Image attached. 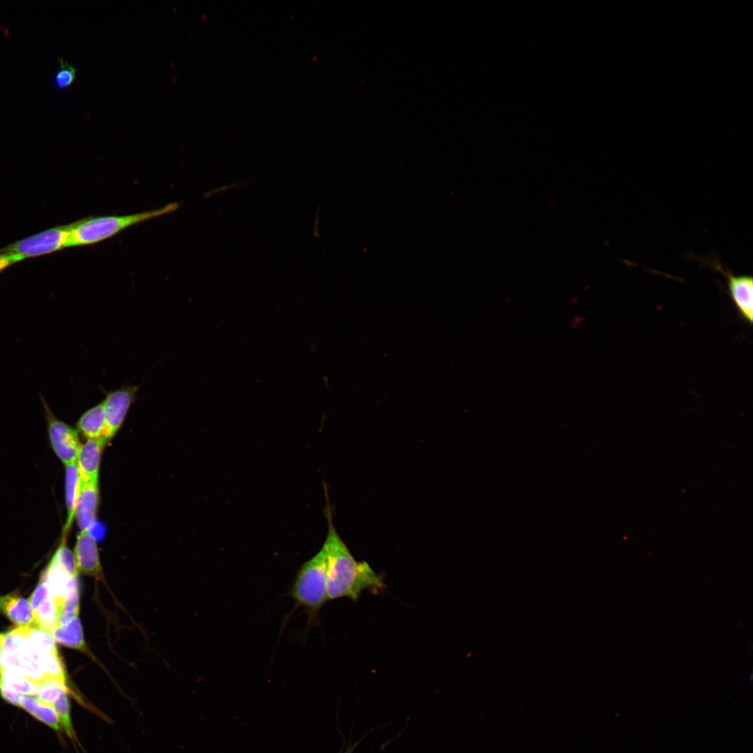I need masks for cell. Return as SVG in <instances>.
Instances as JSON below:
<instances>
[{
  "instance_id": "obj_2",
  "label": "cell",
  "mask_w": 753,
  "mask_h": 753,
  "mask_svg": "<svg viewBox=\"0 0 753 753\" xmlns=\"http://www.w3.org/2000/svg\"><path fill=\"white\" fill-rule=\"evenodd\" d=\"M326 572L327 558L321 547L298 568L286 594L294 600L296 607L303 608L308 627L319 625L320 610L328 601Z\"/></svg>"
},
{
  "instance_id": "obj_3",
  "label": "cell",
  "mask_w": 753,
  "mask_h": 753,
  "mask_svg": "<svg viewBox=\"0 0 753 753\" xmlns=\"http://www.w3.org/2000/svg\"><path fill=\"white\" fill-rule=\"evenodd\" d=\"M178 204L169 203L161 208L123 215L89 217L70 224L67 248L96 244L144 221L174 212Z\"/></svg>"
},
{
  "instance_id": "obj_22",
  "label": "cell",
  "mask_w": 753,
  "mask_h": 753,
  "mask_svg": "<svg viewBox=\"0 0 753 753\" xmlns=\"http://www.w3.org/2000/svg\"><path fill=\"white\" fill-rule=\"evenodd\" d=\"M32 716L56 731H60L62 729L59 714L54 705L40 701Z\"/></svg>"
},
{
  "instance_id": "obj_19",
  "label": "cell",
  "mask_w": 753,
  "mask_h": 753,
  "mask_svg": "<svg viewBox=\"0 0 753 753\" xmlns=\"http://www.w3.org/2000/svg\"><path fill=\"white\" fill-rule=\"evenodd\" d=\"M40 654V664L45 674V677L67 682L65 670L57 650L41 652Z\"/></svg>"
},
{
  "instance_id": "obj_9",
  "label": "cell",
  "mask_w": 753,
  "mask_h": 753,
  "mask_svg": "<svg viewBox=\"0 0 753 753\" xmlns=\"http://www.w3.org/2000/svg\"><path fill=\"white\" fill-rule=\"evenodd\" d=\"M107 441L103 439H87L81 445L76 465L82 483H98L101 455Z\"/></svg>"
},
{
  "instance_id": "obj_23",
  "label": "cell",
  "mask_w": 753,
  "mask_h": 753,
  "mask_svg": "<svg viewBox=\"0 0 753 753\" xmlns=\"http://www.w3.org/2000/svg\"><path fill=\"white\" fill-rule=\"evenodd\" d=\"M59 70L54 75V82L59 89L70 86L75 79L76 68L63 58L59 57Z\"/></svg>"
},
{
  "instance_id": "obj_28",
  "label": "cell",
  "mask_w": 753,
  "mask_h": 753,
  "mask_svg": "<svg viewBox=\"0 0 753 753\" xmlns=\"http://www.w3.org/2000/svg\"><path fill=\"white\" fill-rule=\"evenodd\" d=\"M4 637H5V633H0V652L1 651V650L3 648Z\"/></svg>"
},
{
  "instance_id": "obj_17",
  "label": "cell",
  "mask_w": 753,
  "mask_h": 753,
  "mask_svg": "<svg viewBox=\"0 0 753 753\" xmlns=\"http://www.w3.org/2000/svg\"><path fill=\"white\" fill-rule=\"evenodd\" d=\"M64 692H70L67 682L46 676L37 683L34 696L44 703L54 705Z\"/></svg>"
},
{
  "instance_id": "obj_25",
  "label": "cell",
  "mask_w": 753,
  "mask_h": 753,
  "mask_svg": "<svg viewBox=\"0 0 753 753\" xmlns=\"http://www.w3.org/2000/svg\"><path fill=\"white\" fill-rule=\"evenodd\" d=\"M0 694L8 703L19 706L22 694L15 692L0 679Z\"/></svg>"
},
{
  "instance_id": "obj_7",
  "label": "cell",
  "mask_w": 753,
  "mask_h": 753,
  "mask_svg": "<svg viewBox=\"0 0 753 753\" xmlns=\"http://www.w3.org/2000/svg\"><path fill=\"white\" fill-rule=\"evenodd\" d=\"M715 268L726 275L731 298L741 318L750 324L753 320V278L748 275H735L717 264Z\"/></svg>"
},
{
  "instance_id": "obj_6",
  "label": "cell",
  "mask_w": 753,
  "mask_h": 753,
  "mask_svg": "<svg viewBox=\"0 0 753 753\" xmlns=\"http://www.w3.org/2000/svg\"><path fill=\"white\" fill-rule=\"evenodd\" d=\"M139 387L133 385L123 386L106 393L102 402L106 428L104 439L109 441L121 427L131 405L135 402Z\"/></svg>"
},
{
  "instance_id": "obj_1",
  "label": "cell",
  "mask_w": 753,
  "mask_h": 753,
  "mask_svg": "<svg viewBox=\"0 0 753 753\" xmlns=\"http://www.w3.org/2000/svg\"><path fill=\"white\" fill-rule=\"evenodd\" d=\"M327 505L325 513L328 530L322 548L327 558L328 600L347 598L356 602L364 591L378 593L385 586L382 576L367 562L355 560L336 531L328 503Z\"/></svg>"
},
{
  "instance_id": "obj_5",
  "label": "cell",
  "mask_w": 753,
  "mask_h": 753,
  "mask_svg": "<svg viewBox=\"0 0 753 753\" xmlns=\"http://www.w3.org/2000/svg\"><path fill=\"white\" fill-rule=\"evenodd\" d=\"M40 397L47 414L48 434L54 452L65 466L76 462L81 447L77 430L55 418L42 395Z\"/></svg>"
},
{
  "instance_id": "obj_18",
  "label": "cell",
  "mask_w": 753,
  "mask_h": 753,
  "mask_svg": "<svg viewBox=\"0 0 753 753\" xmlns=\"http://www.w3.org/2000/svg\"><path fill=\"white\" fill-rule=\"evenodd\" d=\"M0 679L15 692L22 695L34 696L37 682L17 672L0 669Z\"/></svg>"
},
{
  "instance_id": "obj_20",
  "label": "cell",
  "mask_w": 753,
  "mask_h": 753,
  "mask_svg": "<svg viewBox=\"0 0 753 753\" xmlns=\"http://www.w3.org/2000/svg\"><path fill=\"white\" fill-rule=\"evenodd\" d=\"M54 706L59 714L61 728L63 729L67 736L73 741L78 743L70 716V706L68 693H63L54 703Z\"/></svg>"
},
{
  "instance_id": "obj_26",
  "label": "cell",
  "mask_w": 753,
  "mask_h": 753,
  "mask_svg": "<svg viewBox=\"0 0 753 753\" xmlns=\"http://www.w3.org/2000/svg\"><path fill=\"white\" fill-rule=\"evenodd\" d=\"M24 259L23 257L16 254L0 252V272Z\"/></svg>"
},
{
  "instance_id": "obj_11",
  "label": "cell",
  "mask_w": 753,
  "mask_h": 753,
  "mask_svg": "<svg viewBox=\"0 0 753 753\" xmlns=\"http://www.w3.org/2000/svg\"><path fill=\"white\" fill-rule=\"evenodd\" d=\"M41 578L46 582L50 596L58 604L63 602L71 590L78 586L77 577H72L61 566L52 561Z\"/></svg>"
},
{
  "instance_id": "obj_10",
  "label": "cell",
  "mask_w": 753,
  "mask_h": 753,
  "mask_svg": "<svg viewBox=\"0 0 753 753\" xmlns=\"http://www.w3.org/2000/svg\"><path fill=\"white\" fill-rule=\"evenodd\" d=\"M99 492L98 483L80 482L75 517L81 531H91L97 515Z\"/></svg>"
},
{
  "instance_id": "obj_16",
  "label": "cell",
  "mask_w": 753,
  "mask_h": 753,
  "mask_svg": "<svg viewBox=\"0 0 753 753\" xmlns=\"http://www.w3.org/2000/svg\"><path fill=\"white\" fill-rule=\"evenodd\" d=\"M59 607L50 596L33 612L36 626L52 634L59 624Z\"/></svg>"
},
{
  "instance_id": "obj_21",
  "label": "cell",
  "mask_w": 753,
  "mask_h": 753,
  "mask_svg": "<svg viewBox=\"0 0 753 753\" xmlns=\"http://www.w3.org/2000/svg\"><path fill=\"white\" fill-rule=\"evenodd\" d=\"M51 561L61 566L72 577H77L78 571L75 556L66 545L65 539L62 540L56 550Z\"/></svg>"
},
{
  "instance_id": "obj_8",
  "label": "cell",
  "mask_w": 753,
  "mask_h": 753,
  "mask_svg": "<svg viewBox=\"0 0 753 753\" xmlns=\"http://www.w3.org/2000/svg\"><path fill=\"white\" fill-rule=\"evenodd\" d=\"M74 556L78 573L100 577L102 568L97 542L91 531H80L77 538Z\"/></svg>"
},
{
  "instance_id": "obj_4",
  "label": "cell",
  "mask_w": 753,
  "mask_h": 753,
  "mask_svg": "<svg viewBox=\"0 0 753 753\" xmlns=\"http://www.w3.org/2000/svg\"><path fill=\"white\" fill-rule=\"evenodd\" d=\"M70 224L54 227L0 248V252L13 253L26 258L40 257L67 248Z\"/></svg>"
},
{
  "instance_id": "obj_12",
  "label": "cell",
  "mask_w": 753,
  "mask_h": 753,
  "mask_svg": "<svg viewBox=\"0 0 753 753\" xmlns=\"http://www.w3.org/2000/svg\"><path fill=\"white\" fill-rule=\"evenodd\" d=\"M0 610L20 628L36 626L29 600L17 595L0 597Z\"/></svg>"
},
{
  "instance_id": "obj_27",
  "label": "cell",
  "mask_w": 753,
  "mask_h": 753,
  "mask_svg": "<svg viewBox=\"0 0 753 753\" xmlns=\"http://www.w3.org/2000/svg\"><path fill=\"white\" fill-rule=\"evenodd\" d=\"M356 745H358V743H355L353 745L349 746L344 753H352Z\"/></svg>"
},
{
  "instance_id": "obj_15",
  "label": "cell",
  "mask_w": 753,
  "mask_h": 753,
  "mask_svg": "<svg viewBox=\"0 0 753 753\" xmlns=\"http://www.w3.org/2000/svg\"><path fill=\"white\" fill-rule=\"evenodd\" d=\"M52 634L55 641L67 647L79 651L86 649L82 628L78 616L66 624L58 625Z\"/></svg>"
},
{
  "instance_id": "obj_14",
  "label": "cell",
  "mask_w": 753,
  "mask_h": 753,
  "mask_svg": "<svg viewBox=\"0 0 753 753\" xmlns=\"http://www.w3.org/2000/svg\"><path fill=\"white\" fill-rule=\"evenodd\" d=\"M80 479L76 465L73 462L66 465V504L67 518L63 531L66 534L75 518L76 503L79 492Z\"/></svg>"
},
{
  "instance_id": "obj_24",
  "label": "cell",
  "mask_w": 753,
  "mask_h": 753,
  "mask_svg": "<svg viewBox=\"0 0 753 753\" xmlns=\"http://www.w3.org/2000/svg\"><path fill=\"white\" fill-rule=\"evenodd\" d=\"M50 596V594L48 586L46 582L40 578V582L29 599L33 612L36 611Z\"/></svg>"
},
{
  "instance_id": "obj_13",
  "label": "cell",
  "mask_w": 753,
  "mask_h": 753,
  "mask_svg": "<svg viewBox=\"0 0 753 753\" xmlns=\"http://www.w3.org/2000/svg\"><path fill=\"white\" fill-rule=\"evenodd\" d=\"M77 427L87 439H105L106 418L102 402L84 412L77 423Z\"/></svg>"
}]
</instances>
